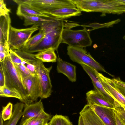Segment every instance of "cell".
<instances>
[{
  "instance_id": "1",
  "label": "cell",
  "mask_w": 125,
  "mask_h": 125,
  "mask_svg": "<svg viewBox=\"0 0 125 125\" xmlns=\"http://www.w3.org/2000/svg\"><path fill=\"white\" fill-rule=\"evenodd\" d=\"M38 24L44 31L45 37L39 43L25 52L31 53L51 48L57 51L61 42L62 32L65 25L63 20L54 18L49 21Z\"/></svg>"
},
{
  "instance_id": "2",
  "label": "cell",
  "mask_w": 125,
  "mask_h": 125,
  "mask_svg": "<svg viewBox=\"0 0 125 125\" xmlns=\"http://www.w3.org/2000/svg\"><path fill=\"white\" fill-rule=\"evenodd\" d=\"M5 77V86L18 93L25 104L32 103L23 82V78L11 62L9 54L0 63Z\"/></svg>"
},
{
  "instance_id": "3",
  "label": "cell",
  "mask_w": 125,
  "mask_h": 125,
  "mask_svg": "<svg viewBox=\"0 0 125 125\" xmlns=\"http://www.w3.org/2000/svg\"><path fill=\"white\" fill-rule=\"evenodd\" d=\"M81 11L103 14L125 13V4L119 0H71Z\"/></svg>"
},
{
  "instance_id": "4",
  "label": "cell",
  "mask_w": 125,
  "mask_h": 125,
  "mask_svg": "<svg viewBox=\"0 0 125 125\" xmlns=\"http://www.w3.org/2000/svg\"><path fill=\"white\" fill-rule=\"evenodd\" d=\"M61 43L70 46L83 48L91 46L92 41L89 31L86 28L74 30L66 27L63 31Z\"/></svg>"
},
{
  "instance_id": "5",
  "label": "cell",
  "mask_w": 125,
  "mask_h": 125,
  "mask_svg": "<svg viewBox=\"0 0 125 125\" xmlns=\"http://www.w3.org/2000/svg\"><path fill=\"white\" fill-rule=\"evenodd\" d=\"M67 54L73 62L90 67L98 71L108 73L112 77L114 76L108 73L104 68L96 61L89 53L83 48L68 46Z\"/></svg>"
},
{
  "instance_id": "6",
  "label": "cell",
  "mask_w": 125,
  "mask_h": 125,
  "mask_svg": "<svg viewBox=\"0 0 125 125\" xmlns=\"http://www.w3.org/2000/svg\"><path fill=\"white\" fill-rule=\"evenodd\" d=\"M40 28L38 24L24 29H17L11 26L9 36V44L10 48L13 50L22 49L32 34Z\"/></svg>"
},
{
  "instance_id": "7",
  "label": "cell",
  "mask_w": 125,
  "mask_h": 125,
  "mask_svg": "<svg viewBox=\"0 0 125 125\" xmlns=\"http://www.w3.org/2000/svg\"><path fill=\"white\" fill-rule=\"evenodd\" d=\"M28 4L37 11L48 15L53 9L59 7L76 8L71 0H18Z\"/></svg>"
},
{
  "instance_id": "8",
  "label": "cell",
  "mask_w": 125,
  "mask_h": 125,
  "mask_svg": "<svg viewBox=\"0 0 125 125\" xmlns=\"http://www.w3.org/2000/svg\"><path fill=\"white\" fill-rule=\"evenodd\" d=\"M33 64L35 66L37 75L40 84L41 94L40 97L41 99L47 98L50 96L52 91L50 76V73L52 67L46 68L43 62L38 59Z\"/></svg>"
},
{
  "instance_id": "9",
  "label": "cell",
  "mask_w": 125,
  "mask_h": 125,
  "mask_svg": "<svg viewBox=\"0 0 125 125\" xmlns=\"http://www.w3.org/2000/svg\"><path fill=\"white\" fill-rule=\"evenodd\" d=\"M24 107L19 125H22L26 120L33 117H39L48 121L52 118L51 115L44 111L41 99L34 103L24 104Z\"/></svg>"
},
{
  "instance_id": "10",
  "label": "cell",
  "mask_w": 125,
  "mask_h": 125,
  "mask_svg": "<svg viewBox=\"0 0 125 125\" xmlns=\"http://www.w3.org/2000/svg\"><path fill=\"white\" fill-rule=\"evenodd\" d=\"M95 71L96 76L106 91L115 102L125 107V97L115 89L111 79L105 77L95 70Z\"/></svg>"
},
{
  "instance_id": "11",
  "label": "cell",
  "mask_w": 125,
  "mask_h": 125,
  "mask_svg": "<svg viewBox=\"0 0 125 125\" xmlns=\"http://www.w3.org/2000/svg\"><path fill=\"white\" fill-rule=\"evenodd\" d=\"M23 83L32 103L40 97L41 90L37 75H29L23 78Z\"/></svg>"
},
{
  "instance_id": "12",
  "label": "cell",
  "mask_w": 125,
  "mask_h": 125,
  "mask_svg": "<svg viewBox=\"0 0 125 125\" xmlns=\"http://www.w3.org/2000/svg\"><path fill=\"white\" fill-rule=\"evenodd\" d=\"M80 65L91 78L95 90L99 92L115 106V101L112 97L104 88L96 75L95 70L85 65Z\"/></svg>"
},
{
  "instance_id": "13",
  "label": "cell",
  "mask_w": 125,
  "mask_h": 125,
  "mask_svg": "<svg viewBox=\"0 0 125 125\" xmlns=\"http://www.w3.org/2000/svg\"><path fill=\"white\" fill-rule=\"evenodd\" d=\"M90 105L105 125H117L114 109L95 105Z\"/></svg>"
},
{
  "instance_id": "14",
  "label": "cell",
  "mask_w": 125,
  "mask_h": 125,
  "mask_svg": "<svg viewBox=\"0 0 125 125\" xmlns=\"http://www.w3.org/2000/svg\"><path fill=\"white\" fill-rule=\"evenodd\" d=\"M79 114L83 125H105L88 104L85 106Z\"/></svg>"
},
{
  "instance_id": "15",
  "label": "cell",
  "mask_w": 125,
  "mask_h": 125,
  "mask_svg": "<svg viewBox=\"0 0 125 125\" xmlns=\"http://www.w3.org/2000/svg\"><path fill=\"white\" fill-rule=\"evenodd\" d=\"M88 104L114 109L115 106L95 90H91L86 93Z\"/></svg>"
},
{
  "instance_id": "16",
  "label": "cell",
  "mask_w": 125,
  "mask_h": 125,
  "mask_svg": "<svg viewBox=\"0 0 125 125\" xmlns=\"http://www.w3.org/2000/svg\"><path fill=\"white\" fill-rule=\"evenodd\" d=\"M57 72L64 75L71 82H75L76 80V66L59 57L57 58Z\"/></svg>"
},
{
  "instance_id": "17",
  "label": "cell",
  "mask_w": 125,
  "mask_h": 125,
  "mask_svg": "<svg viewBox=\"0 0 125 125\" xmlns=\"http://www.w3.org/2000/svg\"><path fill=\"white\" fill-rule=\"evenodd\" d=\"M81 11L77 8L61 7L55 8L50 11L48 15L52 17L63 20L81 15Z\"/></svg>"
},
{
  "instance_id": "18",
  "label": "cell",
  "mask_w": 125,
  "mask_h": 125,
  "mask_svg": "<svg viewBox=\"0 0 125 125\" xmlns=\"http://www.w3.org/2000/svg\"><path fill=\"white\" fill-rule=\"evenodd\" d=\"M11 20L9 14L0 17V43L10 47L9 44V36Z\"/></svg>"
},
{
  "instance_id": "19",
  "label": "cell",
  "mask_w": 125,
  "mask_h": 125,
  "mask_svg": "<svg viewBox=\"0 0 125 125\" xmlns=\"http://www.w3.org/2000/svg\"><path fill=\"white\" fill-rule=\"evenodd\" d=\"M13 1L18 4L16 14L18 16L21 17L27 16H39L46 18H54L39 12L27 4L18 2L17 0H14Z\"/></svg>"
},
{
  "instance_id": "20",
  "label": "cell",
  "mask_w": 125,
  "mask_h": 125,
  "mask_svg": "<svg viewBox=\"0 0 125 125\" xmlns=\"http://www.w3.org/2000/svg\"><path fill=\"white\" fill-rule=\"evenodd\" d=\"M55 50L52 48H48L38 52L35 54V56L42 62H54L57 61V59Z\"/></svg>"
},
{
  "instance_id": "21",
  "label": "cell",
  "mask_w": 125,
  "mask_h": 125,
  "mask_svg": "<svg viewBox=\"0 0 125 125\" xmlns=\"http://www.w3.org/2000/svg\"><path fill=\"white\" fill-rule=\"evenodd\" d=\"M24 105V103L22 102H17L14 105L12 115L5 125H16L22 116Z\"/></svg>"
},
{
  "instance_id": "22",
  "label": "cell",
  "mask_w": 125,
  "mask_h": 125,
  "mask_svg": "<svg viewBox=\"0 0 125 125\" xmlns=\"http://www.w3.org/2000/svg\"><path fill=\"white\" fill-rule=\"evenodd\" d=\"M40 28L39 32L31 38L21 49L25 51L35 46L39 43L44 38L45 33L44 30Z\"/></svg>"
},
{
  "instance_id": "23",
  "label": "cell",
  "mask_w": 125,
  "mask_h": 125,
  "mask_svg": "<svg viewBox=\"0 0 125 125\" xmlns=\"http://www.w3.org/2000/svg\"><path fill=\"white\" fill-rule=\"evenodd\" d=\"M47 125H73L68 117L56 115L51 118Z\"/></svg>"
},
{
  "instance_id": "24",
  "label": "cell",
  "mask_w": 125,
  "mask_h": 125,
  "mask_svg": "<svg viewBox=\"0 0 125 125\" xmlns=\"http://www.w3.org/2000/svg\"><path fill=\"white\" fill-rule=\"evenodd\" d=\"M23 18L24 20V25L25 26L33 25L40 22L49 21L52 18H46L39 16H24Z\"/></svg>"
},
{
  "instance_id": "25",
  "label": "cell",
  "mask_w": 125,
  "mask_h": 125,
  "mask_svg": "<svg viewBox=\"0 0 125 125\" xmlns=\"http://www.w3.org/2000/svg\"><path fill=\"white\" fill-rule=\"evenodd\" d=\"M121 21L119 19L113 21H112L104 23H94L90 24L88 25H83L81 26L84 28L89 27L92 28L93 29L103 28H109L113 27L115 24H117Z\"/></svg>"
},
{
  "instance_id": "26",
  "label": "cell",
  "mask_w": 125,
  "mask_h": 125,
  "mask_svg": "<svg viewBox=\"0 0 125 125\" xmlns=\"http://www.w3.org/2000/svg\"><path fill=\"white\" fill-rule=\"evenodd\" d=\"M13 104L10 102H9L6 106L3 107L1 114L4 121L9 120L11 118L13 114Z\"/></svg>"
},
{
  "instance_id": "27",
  "label": "cell",
  "mask_w": 125,
  "mask_h": 125,
  "mask_svg": "<svg viewBox=\"0 0 125 125\" xmlns=\"http://www.w3.org/2000/svg\"><path fill=\"white\" fill-rule=\"evenodd\" d=\"M48 122L40 118L34 117L29 119L22 125H44L47 124Z\"/></svg>"
},
{
  "instance_id": "28",
  "label": "cell",
  "mask_w": 125,
  "mask_h": 125,
  "mask_svg": "<svg viewBox=\"0 0 125 125\" xmlns=\"http://www.w3.org/2000/svg\"><path fill=\"white\" fill-rule=\"evenodd\" d=\"M14 65L22 78L29 75H35L30 72L24 65H22L21 64Z\"/></svg>"
},
{
  "instance_id": "29",
  "label": "cell",
  "mask_w": 125,
  "mask_h": 125,
  "mask_svg": "<svg viewBox=\"0 0 125 125\" xmlns=\"http://www.w3.org/2000/svg\"><path fill=\"white\" fill-rule=\"evenodd\" d=\"M4 93V97H11L19 99L22 102V99L19 94L14 91L10 90L5 86L0 88Z\"/></svg>"
},
{
  "instance_id": "30",
  "label": "cell",
  "mask_w": 125,
  "mask_h": 125,
  "mask_svg": "<svg viewBox=\"0 0 125 125\" xmlns=\"http://www.w3.org/2000/svg\"><path fill=\"white\" fill-rule=\"evenodd\" d=\"M114 109L124 125H125V107L117 103Z\"/></svg>"
},
{
  "instance_id": "31",
  "label": "cell",
  "mask_w": 125,
  "mask_h": 125,
  "mask_svg": "<svg viewBox=\"0 0 125 125\" xmlns=\"http://www.w3.org/2000/svg\"><path fill=\"white\" fill-rule=\"evenodd\" d=\"M9 55L11 62L14 64H21L24 60L10 48Z\"/></svg>"
},
{
  "instance_id": "32",
  "label": "cell",
  "mask_w": 125,
  "mask_h": 125,
  "mask_svg": "<svg viewBox=\"0 0 125 125\" xmlns=\"http://www.w3.org/2000/svg\"><path fill=\"white\" fill-rule=\"evenodd\" d=\"M11 12L10 10L8 8L3 0H0V17L4 16Z\"/></svg>"
},
{
  "instance_id": "33",
  "label": "cell",
  "mask_w": 125,
  "mask_h": 125,
  "mask_svg": "<svg viewBox=\"0 0 125 125\" xmlns=\"http://www.w3.org/2000/svg\"><path fill=\"white\" fill-rule=\"evenodd\" d=\"M24 65L34 75H37L36 67L34 65L31 63H27Z\"/></svg>"
},
{
  "instance_id": "34",
  "label": "cell",
  "mask_w": 125,
  "mask_h": 125,
  "mask_svg": "<svg viewBox=\"0 0 125 125\" xmlns=\"http://www.w3.org/2000/svg\"><path fill=\"white\" fill-rule=\"evenodd\" d=\"M5 77L1 65L0 66V88L5 86Z\"/></svg>"
},
{
  "instance_id": "35",
  "label": "cell",
  "mask_w": 125,
  "mask_h": 125,
  "mask_svg": "<svg viewBox=\"0 0 125 125\" xmlns=\"http://www.w3.org/2000/svg\"><path fill=\"white\" fill-rule=\"evenodd\" d=\"M113 83L115 89L125 97V88L115 83Z\"/></svg>"
},
{
  "instance_id": "36",
  "label": "cell",
  "mask_w": 125,
  "mask_h": 125,
  "mask_svg": "<svg viewBox=\"0 0 125 125\" xmlns=\"http://www.w3.org/2000/svg\"><path fill=\"white\" fill-rule=\"evenodd\" d=\"M112 82L118 84L125 88V83L121 80L119 77L111 79Z\"/></svg>"
},
{
  "instance_id": "37",
  "label": "cell",
  "mask_w": 125,
  "mask_h": 125,
  "mask_svg": "<svg viewBox=\"0 0 125 125\" xmlns=\"http://www.w3.org/2000/svg\"><path fill=\"white\" fill-rule=\"evenodd\" d=\"M115 113L117 125H124L119 117L117 114L115 112Z\"/></svg>"
},
{
  "instance_id": "38",
  "label": "cell",
  "mask_w": 125,
  "mask_h": 125,
  "mask_svg": "<svg viewBox=\"0 0 125 125\" xmlns=\"http://www.w3.org/2000/svg\"><path fill=\"white\" fill-rule=\"evenodd\" d=\"M6 53L0 52V63L3 62L5 59L7 55Z\"/></svg>"
},
{
  "instance_id": "39",
  "label": "cell",
  "mask_w": 125,
  "mask_h": 125,
  "mask_svg": "<svg viewBox=\"0 0 125 125\" xmlns=\"http://www.w3.org/2000/svg\"><path fill=\"white\" fill-rule=\"evenodd\" d=\"M78 125H83L82 118L80 115L78 120Z\"/></svg>"
},
{
  "instance_id": "40",
  "label": "cell",
  "mask_w": 125,
  "mask_h": 125,
  "mask_svg": "<svg viewBox=\"0 0 125 125\" xmlns=\"http://www.w3.org/2000/svg\"><path fill=\"white\" fill-rule=\"evenodd\" d=\"M119 0L125 4V0Z\"/></svg>"
},
{
  "instance_id": "41",
  "label": "cell",
  "mask_w": 125,
  "mask_h": 125,
  "mask_svg": "<svg viewBox=\"0 0 125 125\" xmlns=\"http://www.w3.org/2000/svg\"><path fill=\"white\" fill-rule=\"evenodd\" d=\"M123 39L125 40V35H124L123 37Z\"/></svg>"
},
{
  "instance_id": "42",
  "label": "cell",
  "mask_w": 125,
  "mask_h": 125,
  "mask_svg": "<svg viewBox=\"0 0 125 125\" xmlns=\"http://www.w3.org/2000/svg\"><path fill=\"white\" fill-rule=\"evenodd\" d=\"M47 124H48V123H47V124H45V125H47Z\"/></svg>"
}]
</instances>
